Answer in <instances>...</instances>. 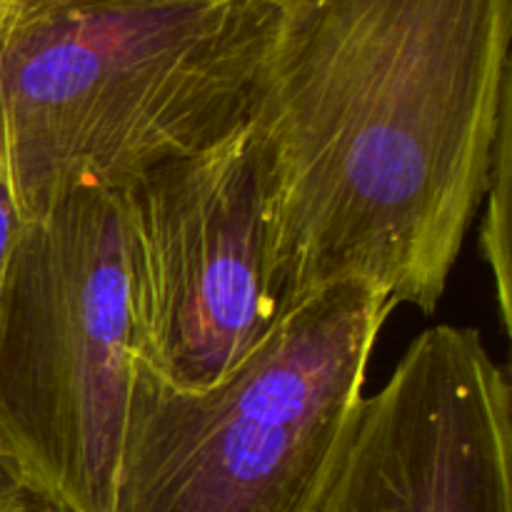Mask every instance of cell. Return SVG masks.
<instances>
[{
  "label": "cell",
  "instance_id": "3957f363",
  "mask_svg": "<svg viewBox=\"0 0 512 512\" xmlns=\"http://www.w3.org/2000/svg\"><path fill=\"white\" fill-rule=\"evenodd\" d=\"M395 308L368 283L328 285L203 390L135 360L108 512L318 510Z\"/></svg>",
  "mask_w": 512,
  "mask_h": 512
},
{
  "label": "cell",
  "instance_id": "52a82bcc",
  "mask_svg": "<svg viewBox=\"0 0 512 512\" xmlns=\"http://www.w3.org/2000/svg\"><path fill=\"white\" fill-rule=\"evenodd\" d=\"M512 110H508L498 128L493 148V165L488 173V188H485L483 203L485 210L483 228H480V245H483L485 263L490 265L498 295L500 323L510 333L512 320V285H510V160H512Z\"/></svg>",
  "mask_w": 512,
  "mask_h": 512
},
{
  "label": "cell",
  "instance_id": "6da1fadb",
  "mask_svg": "<svg viewBox=\"0 0 512 512\" xmlns=\"http://www.w3.org/2000/svg\"><path fill=\"white\" fill-rule=\"evenodd\" d=\"M512 0H273L245 123L280 313L368 283L433 315L512 110Z\"/></svg>",
  "mask_w": 512,
  "mask_h": 512
},
{
  "label": "cell",
  "instance_id": "8992f818",
  "mask_svg": "<svg viewBox=\"0 0 512 512\" xmlns=\"http://www.w3.org/2000/svg\"><path fill=\"white\" fill-rule=\"evenodd\" d=\"M315 512H512V390L478 328L423 330L360 400Z\"/></svg>",
  "mask_w": 512,
  "mask_h": 512
},
{
  "label": "cell",
  "instance_id": "7a4b0ae2",
  "mask_svg": "<svg viewBox=\"0 0 512 512\" xmlns=\"http://www.w3.org/2000/svg\"><path fill=\"white\" fill-rule=\"evenodd\" d=\"M273 0H0V165L23 223L245 130Z\"/></svg>",
  "mask_w": 512,
  "mask_h": 512
},
{
  "label": "cell",
  "instance_id": "ba28073f",
  "mask_svg": "<svg viewBox=\"0 0 512 512\" xmlns=\"http://www.w3.org/2000/svg\"><path fill=\"white\" fill-rule=\"evenodd\" d=\"M20 228H23V220H20L13 193L8 188V180H5L3 165H0V295H3L5 275H8V265L10 258H13L15 243H18Z\"/></svg>",
  "mask_w": 512,
  "mask_h": 512
},
{
  "label": "cell",
  "instance_id": "9c48e42d",
  "mask_svg": "<svg viewBox=\"0 0 512 512\" xmlns=\"http://www.w3.org/2000/svg\"><path fill=\"white\" fill-rule=\"evenodd\" d=\"M0 512H40L23 475L0 448Z\"/></svg>",
  "mask_w": 512,
  "mask_h": 512
},
{
  "label": "cell",
  "instance_id": "5b68a950",
  "mask_svg": "<svg viewBox=\"0 0 512 512\" xmlns=\"http://www.w3.org/2000/svg\"><path fill=\"white\" fill-rule=\"evenodd\" d=\"M115 200L135 360L175 388L220 383L280 318L248 133L145 170Z\"/></svg>",
  "mask_w": 512,
  "mask_h": 512
},
{
  "label": "cell",
  "instance_id": "277c9868",
  "mask_svg": "<svg viewBox=\"0 0 512 512\" xmlns=\"http://www.w3.org/2000/svg\"><path fill=\"white\" fill-rule=\"evenodd\" d=\"M113 190L23 223L0 295V448L40 512H108L133 383Z\"/></svg>",
  "mask_w": 512,
  "mask_h": 512
}]
</instances>
